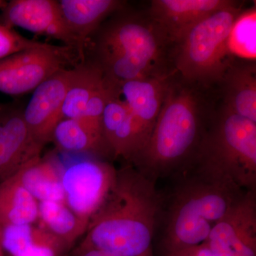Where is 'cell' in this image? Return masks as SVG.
I'll return each instance as SVG.
<instances>
[{
  "label": "cell",
  "instance_id": "52a82bcc",
  "mask_svg": "<svg viewBox=\"0 0 256 256\" xmlns=\"http://www.w3.org/2000/svg\"><path fill=\"white\" fill-rule=\"evenodd\" d=\"M76 52L68 47L44 43L0 60V92L18 96L34 92L50 76L73 63Z\"/></svg>",
  "mask_w": 256,
  "mask_h": 256
},
{
  "label": "cell",
  "instance_id": "7c38bea8",
  "mask_svg": "<svg viewBox=\"0 0 256 256\" xmlns=\"http://www.w3.org/2000/svg\"><path fill=\"white\" fill-rule=\"evenodd\" d=\"M43 148L32 136L23 108L3 106L0 110V183L40 158Z\"/></svg>",
  "mask_w": 256,
  "mask_h": 256
},
{
  "label": "cell",
  "instance_id": "7402d4cb",
  "mask_svg": "<svg viewBox=\"0 0 256 256\" xmlns=\"http://www.w3.org/2000/svg\"><path fill=\"white\" fill-rule=\"evenodd\" d=\"M38 220L40 226L54 236L66 248L85 235L89 224L64 202H38Z\"/></svg>",
  "mask_w": 256,
  "mask_h": 256
},
{
  "label": "cell",
  "instance_id": "6da1fadb",
  "mask_svg": "<svg viewBox=\"0 0 256 256\" xmlns=\"http://www.w3.org/2000/svg\"><path fill=\"white\" fill-rule=\"evenodd\" d=\"M162 194L132 165L116 171L108 194L89 222L80 246L118 256H154Z\"/></svg>",
  "mask_w": 256,
  "mask_h": 256
},
{
  "label": "cell",
  "instance_id": "ac0fdd59",
  "mask_svg": "<svg viewBox=\"0 0 256 256\" xmlns=\"http://www.w3.org/2000/svg\"><path fill=\"white\" fill-rule=\"evenodd\" d=\"M3 250L12 256H58L66 247L40 226L0 227Z\"/></svg>",
  "mask_w": 256,
  "mask_h": 256
},
{
  "label": "cell",
  "instance_id": "9c48e42d",
  "mask_svg": "<svg viewBox=\"0 0 256 256\" xmlns=\"http://www.w3.org/2000/svg\"><path fill=\"white\" fill-rule=\"evenodd\" d=\"M0 14V24L14 26L44 35L64 44L76 52L82 63L85 53L78 40L69 30L56 0H11Z\"/></svg>",
  "mask_w": 256,
  "mask_h": 256
},
{
  "label": "cell",
  "instance_id": "cb8c5ba5",
  "mask_svg": "<svg viewBox=\"0 0 256 256\" xmlns=\"http://www.w3.org/2000/svg\"><path fill=\"white\" fill-rule=\"evenodd\" d=\"M256 6L242 12L234 22L228 38L230 54L249 62H255L256 57Z\"/></svg>",
  "mask_w": 256,
  "mask_h": 256
},
{
  "label": "cell",
  "instance_id": "ffe728a7",
  "mask_svg": "<svg viewBox=\"0 0 256 256\" xmlns=\"http://www.w3.org/2000/svg\"><path fill=\"white\" fill-rule=\"evenodd\" d=\"M18 172L24 186L38 202H64L62 172L54 156H41Z\"/></svg>",
  "mask_w": 256,
  "mask_h": 256
},
{
  "label": "cell",
  "instance_id": "d6986e66",
  "mask_svg": "<svg viewBox=\"0 0 256 256\" xmlns=\"http://www.w3.org/2000/svg\"><path fill=\"white\" fill-rule=\"evenodd\" d=\"M38 202L26 190L18 172L0 183V227L34 224Z\"/></svg>",
  "mask_w": 256,
  "mask_h": 256
},
{
  "label": "cell",
  "instance_id": "4316f807",
  "mask_svg": "<svg viewBox=\"0 0 256 256\" xmlns=\"http://www.w3.org/2000/svg\"><path fill=\"white\" fill-rule=\"evenodd\" d=\"M73 256H118L110 252L92 248L82 247L79 246Z\"/></svg>",
  "mask_w": 256,
  "mask_h": 256
},
{
  "label": "cell",
  "instance_id": "8fae6325",
  "mask_svg": "<svg viewBox=\"0 0 256 256\" xmlns=\"http://www.w3.org/2000/svg\"><path fill=\"white\" fill-rule=\"evenodd\" d=\"M76 74V66L60 69L33 92L23 116L32 136L44 146L62 120V108L66 95Z\"/></svg>",
  "mask_w": 256,
  "mask_h": 256
},
{
  "label": "cell",
  "instance_id": "484cf974",
  "mask_svg": "<svg viewBox=\"0 0 256 256\" xmlns=\"http://www.w3.org/2000/svg\"><path fill=\"white\" fill-rule=\"evenodd\" d=\"M163 256H217L212 252L206 242L195 246L185 248L172 252H163Z\"/></svg>",
  "mask_w": 256,
  "mask_h": 256
},
{
  "label": "cell",
  "instance_id": "2e32d148",
  "mask_svg": "<svg viewBox=\"0 0 256 256\" xmlns=\"http://www.w3.org/2000/svg\"><path fill=\"white\" fill-rule=\"evenodd\" d=\"M58 3L66 24L84 53L89 38L104 21L127 5L120 0H60Z\"/></svg>",
  "mask_w": 256,
  "mask_h": 256
},
{
  "label": "cell",
  "instance_id": "4fadbf2b",
  "mask_svg": "<svg viewBox=\"0 0 256 256\" xmlns=\"http://www.w3.org/2000/svg\"><path fill=\"white\" fill-rule=\"evenodd\" d=\"M171 76L130 80L116 85L134 119L138 146L136 156L150 138Z\"/></svg>",
  "mask_w": 256,
  "mask_h": 256
},
{
  "label": "cell",
  "instance_id": "5b68a950",
  "mask_svg": "<svg viewBox=\"0 0 256 256\" xmlns=\"http://www.w3.org/2000/svg\"><path fill=\"white\" fill-rule=\"evenodd\" d=\"M188 169L242 192L256 191V122L222 106Z\"/></svg>",
  "mask_w": 256,
  "mask_h": 256
},
{
  "label": "cell",
  "instance_id": "8992f818",
  "mask_svg": "<svg viewBox=\"0 0 256 256\" xmlns=\"http://www.w3.org/2000/svg\"><path fill=\"white\" fill-rule=\"evenodd\" d=\"M242 12L238 4L216 12L174 45L173 65L180 78L202 88L220 84L233 62L229 35Z\"/></svg>",
  "mask_w": 256,
  "mask_h": 256
},
{
  "label": "cell",
  "instance_id": "83f0119b",
  "mask_svg": "<svg viewBox=\"0 0 256 256\" xmlns=\"http://www.w3.org/2000/svg\"><path fill=\"white\" fill-rule=\"evenodd\" d=\"M3 250L2 245V237H1V229H0V256H3Z\"/></svg>",
  "mask_w": 256,
  "mask_h": 256
},
{
  "label": "cell",
  "instance_id": "7a4b0ae2",
  "mask_svg": "<svg viewBox=\"0 0 256 256\" xmlns=\"http://www.w3.org/2000/svg\"><path fill=\"white\" fill-rule=\"evenodd\" d=\"M104 78L114 85L130 80L169 76L175 72L174 45L151 18L127 8L110 15L86 45Z\"/></svg>",
  "mask_w": 256,
  "mask_h": 256
},
{
  "label": "cell",
  "instance_id": "e0dca14e",
  "mask_svg": "<svg viewBox=\"0 0 256 256\" xmlns=\"http://www.w3.org/2000/svg\"><path fill=\"white\" fill-rule=\"evenodd\" d=\"M220 84L223 106L234 114L256 122V62L233 60Z\"/></svg>",
  "mask_w": 256,
  "mask_h": 256
},
{
  "label": "cell",
  "instance_id": "5bb4252c",
  "mask_svg": "<svg viewBox=\"0 0 256 256\" xmlns=\"http://www.w3.org/2000/svg\"><path fill=\"white\" fill-rule=\"evenodd\" d=\"M237 4L230 0H153L148 12L175 45L207 16Z\"/></svg>",
  "mask_w": 256,
  "mask_h": 256
},
{
  "label": "cell",
  "instance_id": "277c9868",
  "mask_svg": "<svg viewBox=\"0 0 256 256\" xmlns=\"http://www.w3.org/2000/svg\"><path fill=\"white\" fill-rule=\"evenodd\" d=\"M169 196L162 194L158 230L163 252L206 242L210 230L245 192L188 169Z\"/></svg>",
  "mask_w": 256,
  "mask_h": 256
},
{
  "label": "cell",
  "instance_id": "44dd1931",
  "mask_svg": "<svg viewBox=\"0 0 256 256\" xmlns=\"http://www.w3.org/2000/svg\"><path fill=\"white\" fill-rule=\"evenodd\" d=\"M50 142L63 152L112 156L104 136L86 127L78 120H60L52 132Z\"/></svg>",
  "mask_w": 256,
  "mask_h": 256
},
{
  "label": "cell",
  "instance_id": "3957f363",
  "mask_svg": "<svg viewBox=\"0 0 256 256\" xmlns=\"http://www.w3.org/2000/svg\"><path fill=\"white\" fill-rule=\"evenodd\" d=\"M174 74L149 140L129 163L156 182L188 169L210 120L200 86Z\"/></svg>",
  "mask_w": 256,
  "mask_h": 256
},
{
  "label": "cell",
  "instance_id": "9a60e30c",
  "mask_svg": "<svg viewBox=\"0 0 256 256\" xmlns=\"http://www.w3.org/2000/svg\"><path fill=\"white\" fill-rule=\"evenodd\" d=\"M102 128L112 156L130 162L138 152L136 126L130 111L114 88L104 108Z\"/></svg>",
  "mask_w": 256,
  "mask_h": 256
},
{
  "label": "cell",
  "instance_id": "ba28073f",
  "mask_svg": "<svg viewBox=\"0 0 256 256\" xmlns=\"http://www.w3.org/2000/svg\"><path fill=\"white\" fill-rule=\"evenodd\" d=\"M117 169L96 159L82 160L62 172L64 203L76 214L90 222L110 192Z\"/></svg>",
  "mask_w": 256,
  "mask_h": 256
},
{
  "label": "cell",
  "instance_id": "30bf717a",
  "mask_svg": "<svg viewBox=\"0 0 256 256\" xmlns=\"http://www.w3.org/2000/svg\"><path fill=\"white\" fill-rule=\"evenodd\" d=\"M205 242L217 256H256V191L242 195Z\"/></svg>",
  "mask_w": 256,
  "mask_h": 256
},
{
  "label": "cell",
  "instance_id": "d4e9b609",
  "mask_svg": "<svg viewBox=\"0 0 256 256\" xmlns=\"http://www.w3.org/2000/svg\"><path fill=\"white\" fill-rule=\"evenodd\" d=\"M43 44L28 40L14 28L0 24V60L21 50L41 46Z\"/></svg>",
  "mask_w": 256,
  "mask_h": 256
},
{
  "label": "cell",
  "instance_id": "f1b7e54d",
  "mask_svg": "<svg viewBox=\"0 0 256 256\" xmlns=\"http://www.w3.org/2000/svg\"><path fill=\"white\" fill-rule=\"evenodd\" d=\"M8 2L4 1V0H0V9L3 10L6 6Z\"/></svg>",
  "mask_w": 256,
  "mask_h": 256
},
{
  "label": "cell",
  "instance_id": "f546056e",
  "mask_svg": "<svg viewBox=\"0 0 256 256\" xmlns=\"http://www.w3.org/2000/svg\"><path fill=\"white\" fill-rule=\"evenodd\" d=\"M2 105H0V110H1L2 109Z\"/></svg>",
  "mask_w": 256,
  "mask_h": 256
},
{
  "label": "cell",
  "instance_id": "603a6c76",
  "mask_svg": "<svg viewBox=\"0 0 256 256\" xmlns=\"http://www.w3.org/2000/svg\"><path fill=\"white\" fill-rule=\"evenodd\" d=\"M104 84L102 72L89 62L76 66V74L68 88L62 108V118L80 120L88 102Z\"/></svg>",
  "mask_w": 256,
  "mask_h": 256
}]
</instances>
